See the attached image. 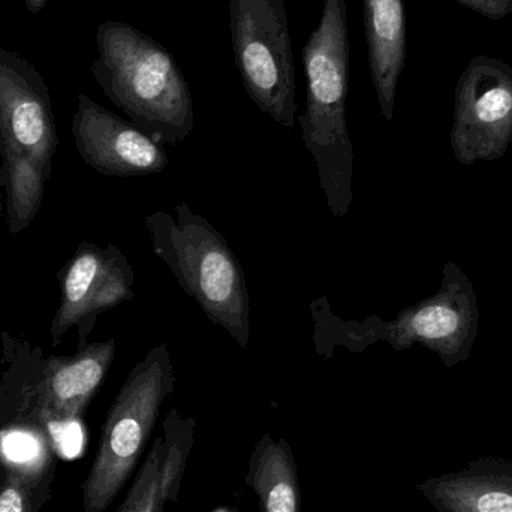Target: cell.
<instances>
[{"label":"cell","mask_w":512,"mask_h":512,"mask_svg":"<svg viewBox=\"0 0 512 512\" xmlns=\"http://www.w3.org/2000/svg\"><path fill=\"white\" fill-rule=\"evenodd\" d=\"M512 141V87L463 90L451 134L454 158L462 165L504 158Z\"/></svg>","instance_id":"cell-12"},{"label":"cell","mask_w":512,"mask_h":512,"mask_svg":"<svg viewBox=\"0 0 512 512\" xmlns=\"http://www.w3.org/2000/svg\"><path fill=\"white\" fill-rule=\"evenodd\" d=\"M116 357V340L87 343L81 337L71 357H51L33 390L36 408L51 423L80 420Z\"/></svg>","instance_id":"cell-10"},{"label":"cell","mask_w":512,"mask_h":512,"mask_svg":"<svg viewBox=\"0 0 512 512\" xmlns=\"http://www.w3.org/2000/svg\"><path fill=\"white\" fill-rule=\"evenodd\" d=\"M53 466L0 459V512H39L50 499Z\"/></svg>","instance_id":"cell-16"},{"label":"cell","mask_w":512,"mask_h":512,"mask_svg":"<svg viewBox=\"0 0 512 512\" xmlns=\"http://www.w3.org/2000/svg\"><path fill=\"white\" fill-rule=\"evenodd\" d=\"M306 110L298 117L319 186L334 218H345L354 200V146L346 122L351 50L346 0H324L321 21L303 48Z\"/></svg>","instance_id":"cell-1"},{"label":"cell","mask_w":512,"mask_h":512,"mask_svg":"<svg viewBox=\"0 0 512 512\" xmlns=\"http://www.w3.org/2000/svg\"><path fill=\"white\" fill-rule=\"evenodd\" d=\"M364 27L373 86L382 114L391 122L397 83L405 63L402 0H364Z\"/></svg>","instance_id":"cell-14"},{"label":"cell","mask_w":512,"mask_h":512,"mask_svg":"<svg viewBox=\"0 0 512 512\" xmlns=\"http://www.w3.org/2000/svg\"><path fill=\"white\" fill-rule=\"evenodd\" d=\"M57 147L47 84L26 60L0 48V186L12 234L35 221Z\"/></svg>","instance_id":"cell-4"},{"label":"cell","mask_w":512,"mask_h":512,"mask_svg":"<svg viewBox=\"0 0 512 512\" xmlns=\"http://www.w3.org/2000/svg\"><path fill=\"white\" fill-rule=\"evenodd\" d=\"M72 137L81 159L104 176H150L170 162L162 144L87 95H78Z\"/></svg>","instance_id":"cell-9"},{"label":"cell","mask_w":512,"mask_h":512,"mask_svg":"<svg viewBox=\"0 0 512 512\" xmlns=\"http://www.w3.org/2000/svg\"><path fill=\"white\" fill-rule=\"evenodd\" d=\"M176 387L165 343L135 364L102 426L92 468L83 484L84 512H105L140 465L161 408Z\"/></svg>","instance_id":"cell-6"},{"label":"cell","mask_w":512,"mask_h":512,"mask_svg":"<svg viewBox=\"0 0 512 512\" xmlns=\"http://www.w3.org/2000/svg\"><path fill=\"white\" fill-rule=\"evenodd\" d=\"M418 490L439 512H512V463L481 457L462 471L429 478Z\"/></svg>","instance_id":"cell-13"},{"label":"cell","mask_w":512,"mask_h":512,"mask_svg":"<svg viewBox=\"0 0 512 512\" xmlns=\"http://www.w3.org/2000/svg\"><path fill=\"white\" fill-rule=\"evenodd\" d=\"M230 29L249 98L274 122L294 128L297 80L285 0H230Z\"/></svg>","instance_id":"cell-7"},{"label":"cell","mask_w":512,"mask_h":512,"mask_svg":"<svg viewBox=\"0 0 512 512\" xmlns=\"http://www.w3.org/2000/svg\"><path fill=\"white\" fill-rule=\"evenodd\" d=\"M195 427L194 418H183L177 409L168 412L162 424L164 435L153 442L117 512H164L168 502L177 501Z\"/></svg>","instance_id":"cell-11"},{"label":"cell","mask_w":512,"mask_h":512,"mask_svg":"<svg viewBox=\"0 0 512 512\" xmlns=\"http://www.w3.org/2000/svg\"><path fill=\"white\" fill-rule=\"evenodd\" d=\"M246 486L254 490L261 512H301L297 462L286 439L265 433L249 457Z\"/></svg>","instance_id":"cell-15"},{"label":"cell","mask_w":512,"mask_h":512,"mask_svg":"<svg viewBox=\"0 0 512 512\" xmlns=\"http://www.w3.org/2000/svg\"><path fill=\"white\" fill-rule=\"evenodd\" d=\"M96 41L93 75L107 98L156 143L185 141L194 131V101L173 54L120 21L102 23Z\"/></svg>","instance_id":"cell-3"},{"label":"cell","mask_w":512,"mask_h":512,"mask_svg":"<svg viewBox=\"0 0 512 512\" xmlns=\"http://www.w3.org/2000/svg\"><path fill=\"white\" fill-rule=\"evenodd\" d=\"M24 2H26L29 11L33 12V14H36V12H39L42 8H44V5L45 3H47V0H24Z\"/></svg>","instance_id":"cell-17"},{"label":"cell","mask_w":512,"mask_h":512,"mask_svg":"<svg viewBox=\"0 0 512 512\" xmlns=\"http://www.w3.org/2000/svg\"><path fill=\"white\" fill-rule=\"evenodd\" d=\"M155 255L170 268L180 288L197 301L207 318L224 328L242 348L251 340L248 283L239 258L225 237L186 203L144 216Z\"/></svg>","instance_id":"cell-5"},{"label":"cell","mask_w":512,"mask_h":512,"mask_svg":"<svg viewBox=\"0 0 512 512\" xmlns=\"http://www.w3.org/2000/svg\"><path fill=\"white\" fill-rule=\"evenodd\" d=\"M315 321V345L321 355L340 346L363 352L387 342L396 352L421 345L435 352L447 367L466 361L474 348L480 325L478 297L471 279L456 262H445L441 288L432 297L403 309L393 321L369 316L364 321H345L334 315L327 297L310 304Z\"/></svg>","instance_id":"cell-2"},{"label":"cell","mask_w":512,"mask_h":512,"mask_svg":"<svg viewBox=\"0 0 512 512\" xmlns=\"http://www.w3.org/2000/svg\"><path fill=\"white\" fill-rule=\"evenodd\" d=\"M135 271L117 246L83 242L60 273V301L51 324L53 345L74 325L80 336L92 331L102 312L135 297Z\"/></svg>","instance_id":"cell-8"}]
</instances>
